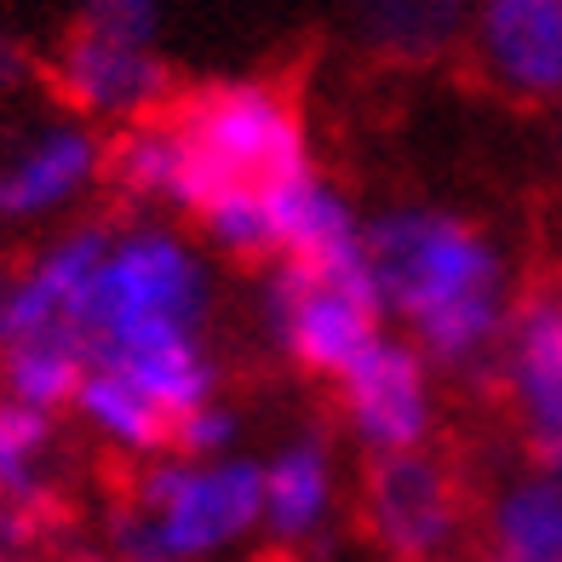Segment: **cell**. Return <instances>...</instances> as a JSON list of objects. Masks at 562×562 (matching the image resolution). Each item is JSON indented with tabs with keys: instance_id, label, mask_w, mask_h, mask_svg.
I'll return each instance as SVG.
<instances>
[{
	"instance_id": "7c38bea8",
	"label": "cell",
	"mask_w": 562,
	"mask_h": 562,
	"mask_svg": "<svg viewBox=\"0 0 562 562\" xmlns=\"http://www.w3.org/2000/svg\"><path fill=\"white\" fill-rule=\"evenodd\" d=\"M533 471L562 476V299H522L494 356Z\"/></svg>"
},
{
	"instance_id": "8fae6325",
	"label": "cell",
	"mask_w": 562,
	"mask_h": 562,
	"mask_svg": "<svg viewBox=\"0 0 562 562\" xmlns=\"http://www.w3.org/2000/svg\"><path fill=\"white\" fill-rule=\"evenodd\" d=\"M110 236H115V224L53 229V236L12 270L0 339H23V334H81L87 339V299H92L98 265H104V252H110Z\"/></svg>"
},
{
	"instance_id": "9a60e30c",
	"label": "cell",
	"mask_w": 562,
	"mask_h": 562,
	"mask_svg": "<svg viewBox=\"0 0 562 562\" xmlns=\"http://www.w3.org/2000/svg\"><path fill=\"white\" fill-rule=\"evenodd\" d=\"M265 471V522L259 533L281 551H304L316 546L339 517V494H345V476H339V453L322 430H299L288 437L276 453L259 459Z\"/></svg>"
},
{
	"instance_id": "4fadbf2b",
	"label": "cell",
	"mask_w": 562,
	"mask_h": 562,
	"mask_svg": "<svg viewBox=\"0 0 562 562\" xmlns=\"http://www.w3.org/2000/svg\"><path fill=\"white\" fill-rule=\"evenodd\" d=\"M276 218V265L311 270H373L368 265V218L322 167H304L270 184Z\"/></svg>"
},
{
	"instance_id": "603a6c76",
	"label": "cell",
	"mask_w": 562,
	"mask_h": 562,
	"mask_svg": "<svg viewBox=\"0 0 562 562\" xmlns=\"http://www.w3.org/2000/svg\"><path fill=\"white\" fill-rule=\"evenodd\" d=\"M41 75V64H35V53L23 46V35L12 30V23H0V104L7 98H18L23 87H30Z\"/></svg>"
},
{
	"instance_id": "ac0fdd59",
	"label": "cell",
	"mask_w": 562,
	"mask_h": 562,
	"mask_svg": "<svg viewBox=\"0 0 562 562\" xmlns=\"http://www.w3.org/2000/svg\"><path fill=\"white\" fill-rule=\"evenodd\" d=\"M482 562H562V476L522 471L482 510Z\"/></svg>"
},
{
	"instance_id": "7a4b0ae2",
	"label": "cell",
	"mask_w": 562,
	"mask_h": 562,
	"mask_svg": "<svg viewBox=\"0 0 562 562\" xmlns=\"http://www.w3.org/2000/svg\"><path fill=\"white\" fill-rule=\"evenodd\" d=\"M368 265L385 322L414 339L442 373L488 368L517 316L510 259L476 218L402 201L368 218Z\"/></svg>"
},
{
	"instance_id": "44dd1931",
	"label": "cell",
	"mask_w": 562,
	"mask_h": 562,
	"mask_svg": "<svg viewBox=\"0 0 562 562\" xmlns=\"http://www.w3.org/2000/svg\"><path fill=\"white\" fill-rule=\"evenodd\" d=\"M69 23L87 30H110V35H133V41H161V18L167 0H69Z\"/></svg>"
},
{
	"instance_id": "cb8c5ba5",
	"label": "cell",
	"mask_w": 562,
	"mask_h": 562,
	"mask_svg": "<svg viewBox=\"0 0 562 562\" xmlns=\"http://www.w3.org/2000/svg\"><path fill=\"white\" fill-rule=\"evenodd\" d=\"M7 288H12V270H0V316H7Z\"/></svg>"
},
{
	"instance_id": "d6986e66",
	"label": "cell",
	"mask_w": 562,
	"mask_h": 562,
	"mask_svg": "<svg viewBox=\"0 0 562 562\" xmlns=\"http://www.w3.org/2000/svg\"><path fill=\"white\" fill-rule=\"evenodd\" d=\"M92 368V345L81 334H23L0 339V396L69 414L75 391Z\"/></svg>"
},
{
	"instance_id": "d4e9b609",
	"label": "cell",
	"mask_w": 562,
	"mask_h": 562,
	"mask_svg": "<svg viewBox=\"0 0 562 562\" xmlns=\"http://www.w3.org/2000/svg\"><path fill=\"white\" fill-rule=\"evenodd\" d=\"M115 562H161V557H126V551H121Z\"/></svg>"
},
{
	"instance_id": "30bf717a",
	"label": "cell",
	"mask_w": 562,
	"mask_h": 562,
	"mask_svg": "<svg viewBox=\"0 0 562 562\" xmlns=\"http://www.w3.org/2000/svg\"><path fill=\"white\" fill-rule=\"evenodd\" d=\"M465 58L505 104L562 110V0H476Z\"/></svg>"
},
{
	"instance_id": "2e32d148",
	"label": "cell",
	"mask_w": 562,
	"mask_h": 562,
	"mask_svg": "<svg viewBox=\"0 0 562 562\" xmlns=\"http://www.w3.org/2000/svg\"><path fill=\"white\" fill-rule=\"evenodd\" d=\"M476 0H339L356 53L391 69H430L465 46Z\"/></svg>"
},
{
	"instance_id": "ba28073f",
	"label": "cell",
	"mask_w": 562,
	"mask_h": 562,
	"mask_svg": "<svg viewBox=\"0 0 562 562\" xmlns=\"http://www.w3.org/2000/svg\"><path fill=\"white\" fill-rule=\"evenodd\" d=\"M110 184V138L81 115H41L0 144V224L35 229Z\"/></svg>"
},
{
	"instance_id": "ffe728a7",
	"label": "cell",
	"mask_w": 562,
	"mask_h": 562,
	"mask_svg": "<svg viewBox=\"0 0 562 562\" xmlns=\"http://www.w3.org/2000/svg\"><path fill=\"white\" fill-rule=\"evenodd\" d=\"M98 362L126 373L138 391H149L172 419H184V414H195V407L218 402V356H213L207 339H161V345L98 356Z\"/></svg>"
},
{
	"instance_id": "6da1fadb",
	"label": "cell",
	"mask_w": 562,
	"mask_h": 562,
	"mask_svg": "<svg viewBox=\"0 0 562 562\" xmlns=\"http://www.w3.org/2000/svg\"><path fill=\"white\" fill-rule=\"evenodd\" d=\"M311 161L299 98L265 75H224L178 92L161 115L110 138V184L149 213L201 218L236 190H270Z\"/></svg>"
},
{
	"instance_id": "5bb4252c",
	"label": "cell",
	"mask_w": 562,
	"mask_h": 562,
	"mask_svg": "<svg viewBox=\"0 0 562 562\" xmlns=\"http://www.w3.org/2000/svg\"><path fill=\"white\" fill-rule=\"evenodd\" d=\"M64 414L0 396V557L41 540L64 465Z\"/></svg>"
},
{
	"instance_id": "5b68a950",
	"label": "cell",
	"mask_w": 562,
	"mask_h": 562,
	"mask_svg": "<svg viewBox=\"0 0 562 562\" xmlns=\"http://www.w3.org/2000/svg\"><path fill=\"white\" fill-rule=\"evenodd\" d=\"M259 322L265 339L299 373L316 379H339L391 327L373 270H311V265H265Z\"/></svg>"
},
{
	"instance_id": "7402d4cb",
	"label": "cell",
	"mask_w": 562,
	"mask_h": 562,
	"mask_svg": "<svg viewBox=\"0 0 562 562\" xmlns=\"http://www.w3.org/2000/svg\"><path fill=\"white\" fill-rule=\"evenodd\" d=\"M236 437H241V414L218 396V402H207V407H195V414L178 419L172 453H190V459H224V453H236Z\"/></svg>"
},
{
	"instance_id": "52a82bcc",
	"label": "cell",
	"mask_w": 562,
	"mask_h": 562,
	"mask_svg": "<svg viewBox=\"0 0 562 562\" xmlns=\"http://www.w3.org/2000/svg\"><path fill=\"white\" fill-rule=\"evenodd\" d=\"M437 362L396 327H385L356 362L334 379L345 437L362 448L368 459L391 453H419L437 437Z\"/></svg>"
},
{
	"instance_id": "9c48e42d",
	"label": "cell",
	"mask_w": 562,
	"mask_h": 562,
	"mask_svg": "<svg viewBox=\"0 0 562 562\" xmlns=\"http://www.w3.org/2000/svg\"><path fill=\"white\" fill-rule=\"evenodd\" d=\"M362 528L391 562H442L465 528V494L430 448L373 459L362 476Z\"/></svg>"
},
{
	"instance_id": "3957f363",
	"label": "cell",
	"mask_w": 562,
	"mask_h": 562,
	"mask_svg": "<svg viewBox=\"0 0 562 562\" xmlns=\"http://www.w3.org/2000/svg\"><path fill=\"white\" fill-rule=\"evenodd\" d=\"M259 522H265L259 459L161 453L138 465L126 510L115 517V546L126 557H161V562H224L259 533Z\"/></svg>"
},
{
	"instance_id": "4316f807",
	"label": "cell",
	"mask_w": 562,
	"mask_h": 562,
	"mask_svg": "<svg viewBox=\"0 0 562 562\" xmlns=\"http://www.w3.org/2000/svg\"><path fill=\"white\" fill-rule=\"evenodd\" d=\"M557 299H562V293H557Z\"/></svg>"
},
{
	"instance_id": "484cf974",
	"label": "cell",
	"mask_w": 562,
	"mask_h": 562,
	"mask_svg": "<svg viewBox=\"0 0 562 562\" xmlns=\"http://www.w3.org/2000/svg\"><path fill=\"white\" fill-rule=\"evenodd\" d=\"M0 562H12V557H0Z\"/></svg>"
},
{
	"instance_id": "8992f818",
	"label": "cell",
	"mask_w": 562,
	"mask_h": 562,
	"mask_svg": "<svg viewBox=\"0 0 562 562\" xmlns=\"http://www.w3.org/2000/svg\"><path fill=\"white\" fill-rule=\"evenodd\" d=\"M41 75L64 104V115L115 126V133L161 115L178 98L161 41H133V35H110V30H87V23H69L58 35Z\"/></svg>"
},
{
	"instance_id": "277c9868",
	"label": "cell",
	"mask_w": 562,
	"mask_h": 562,
	"mask_svg": "<svg viewBox=\"0 0 562 562\" xmlns=\"http://www.w3.org/2000/svg\"><path fill=\"white\" fill-rule=\"evenodd\" d=\"M213 322V265L167 218H138L110 236L87 299L92 362L161 339H207Z\"/></svg>"
},
{
	"instance_id": "e0dca14e",
	"label": "cell",
	"mask_w": 562,
	"mask_h": 562,
	"mask_svg": "<svg viewBox=\"0 0 562 562\" xmlns=\"http://www.w3.org/2000/svg\"><path fill=\"white\" fill-rule=\"evenodd\" d=\"M69 414H75V425H81L92 442H104L121 459H138V465L144 459L172 453V437H178V419L167 414V407L149 391H138L126 373L104 368V362L87 368L81 391H75V402H69Z\"/></svg>"
}]
</instances>
